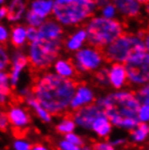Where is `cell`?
I'll return each instance as SVG.
<instances>
[{
	"mask_svg": "<svg viewBox=\"0 0 149 150\" xmlns=\"http://www.w3.org/2000/svg\"><path fill=\"white\" fill-rule=\"evenodd\" d=\"M28 62V58L22 56V54H16L13 62V68H12V72L10 76H11V82L13 88L15 87V84L18 82V77H19V73L21 72L24 67L26 65V63Z\"/></svg>",
	"mask_w": 149,
	"mask_h": 150,
	"instance_id": "44dd1931",
	"label": "cell"
},
{
	"mask_svg": "<svg viewBox=\"0 0 149 150\" xmlns=\"http://www.w3.org/2000/svg\"><path fill=\"white\" fill-rule=\"evenodd\" d=\"M26 32H27V38L30 39L31 42H33L34 40H36L38 38V30L36 27L30 26L26 30Z\"/></svg>",
	"mask_w": 149,
	"mask_h": 150,
	"instance_id": "8d00e7d4",
	"label": "cell"
},
{
	"mask_svg": "<svg viewBox=\"0 0 149 150\" xmlns=\"http://www.w3.org/2000/svg\"><path fill=\"white\" fill-rule=\"evenodd\" d=\"M58 150H82V147L74 145V144L67 142V139H64V140H61L59 143Z\"/></svg>",
	"mask_w": 149,
	"mask_h": 150,
	"instance_id": "d6a6232c",
	"label": "cell"
},
{
	"mask_svg": "<svg viewBox=\"0 0 149 150\" xmlns=\"http://www.w3.org/2000/svg\"><path fill=\"white\" fill-rule=\"evenodd\" d=\"M102 111L104 110L101 109L97 103H94V105H87V107L73 111L72 116L77 126L87 129V131H90L94 121L100 115Z\"/></svg>",
	"mask_w": 149,
	"mask_h": 150,
	"instance_id": "7c38bea8",
	"label": "cell"
},
{
	"mask_svg": "<svg viewBox=\"0 0 149 150\" xmlns=\"http://www.w3.org/2000/svg\"><path fill=\"white\" fill-rule=\"evenodd\" d=\"M119 16L124 21H135L142 18L145 12V4L137 0H112Z\"/></svg>",
	"mask_w": 149,
	"mask_h": 150,
	"instance_id": "9c48e42d",
	"label": "cell"
},
{
	"mask_svg": "<svg viewBox=\"0 0 149 150\" xmlns=\"http://www.w3.org/2000/svg\"><path fill=\"white\" fill-rule=\"evenodd\" d=\"M51 9H53V2L50 0H38L34 1L32 4V11L43 19L50 13Z\"/></svg>",
	"mask_w": 149,
	"mask_h": 150,
	"instance_id": "d6986e66",
	"label": "cell"
},
{
	"mask_svg": "<svg viewBox=\"0 0 149 150\" xmlns=\"http://www.w3.org/2000/svg\"><path fill=\"white\" fill-rule=\"evenodd\" d=\"M128 85L135 90L149 83V53L146 50L133 53L125 63Z\"/></svg>",
	"mask_w": 149,
	"mask_h": 150,
	"instance_id": "52a82bcc",
	"label": "cell"
},
{
	"mask_svg": "<svg viewBox=\"0 0 149 150\" xmlns=\"http://www.w3.org/2000/svg\"><path fill=\"white\" fill-rule=\"evenodd\" d=\"M94 79L96 85L99 87H109V81H108V73H107V68L104 67V69L99 70L94 74Z\"/></svg>",
	"mask_w": 149,
	"mask_h": 150,
	"instance_id": "484cf974",
	"label": "cell"
},
{
	"mask_svg": "<svg viewBox=\"0 0 149 150\" xmlns=\"http://www.w3.org/2000/svg\"><path fill=\"white\" fill-rule=\"evenodd\" d=\"M64 44H65V48L67 51H71V52H77L78 50H81L85 46L88 45L87 32L85 27H78L73 34L70 35L65 39Z\"/></svg>",
	"mask_w": 149,
	"mask_h": 150,
	"instance_id": "5bb4252c",
	"label": "cell"
},
{
	"mask_svg": "<svg viewBox=\"0 0 149 150\" xmlns=\"http://www.w3.org/2000/svg\"><path fill=\"white\" fill-rule=\"evenodd\" d=\"M99 11V15L104 16L106 19H110V20H114V19H119V13H118V10H116V6L112 4H108L104 6L102 8L98 9Z\"/></svg>",
	"mask_w": 149,
	"mask_h": 150,
	"instance_id": "cb8c5ba5",
	"label": "cell"
},
{
	"mask_svg": "<svg viewBox=\"0 0 149 150\" xmlns=\"http://www.w3.org/2000/svg\"><path fill=\"white\" fill-rule=\"evenodd\" d=\"M77 125L75 123L74 119L72 116V113H65L63 120L61 123H59L56 126V129L59 134H62V135H67V134H70V133H73Z\"/></svg>",
	"mask_w": 149,
	"mask_h": 150,
	"instance_id": "ffe728a7",
	"label": "cell"
},
{
	"mask_svg": "<svg viewBox=\"0 0 149 150\" xmlns=\"http://www.w3.org/2000/svg\"><path fill=\"white\" fill-rule=\"evenodd\" d=\"M28 103L33 107L34 109L36 110V112L38 113V115L40 116L41 119L45 121V122H50V120H51L50 114H49V113L47 112L43 107H41L40 103H39L35 98H28Z\"/></svg>",
	"mask_w": 149,
	"mask_h": 150,
	"instance_id": "d4e9b609",
	"label": "cell"
},
{
	"mask_svg": "<svg viewBox=\"0 0 149 150\" xmlns=\"http://www.w3.org/2000/svg\"><path fill=\"white\" fill-rule=\"evenodd\" d=\"M26 37H27V32L24 27L21 26H13L12 27V45L16 47V48H20L21 46L24 44Z\"/></svg>",
	"mask_w": 149,
	"mask_h": 150,
	"instance_id": "603a6c76",
	"label": "cell"
},
{
	"mask_svg": "<svg viewBox=\"0 0 149 150\" xmlns=\"http://www.w3.org/2000/svg\"><path fill=\"white\" fill-rule=\"evenodd\" d=\"M82 150H94V147L93 145H84V146L82 147Z\"/></svg>",
	"mask_w": 149,
	"mask_h": 150,
	"instance_id": "f6af8a7d",
	"label": "cell"
},
{
	"mask_svg": "<svg viewBox=\"0 0 149 150\" xmlns=\"http://www.w3.org/2000/svg\"><path fill=\"white\" fill-rule=\"evenodd\" d=\"M143 38L145 44V50L149 53V27L143 30Z\"/></svg>",
	"mask_w": 149,
	"mask_h": 150,
	"instance_id": "74e56055",
	"label": "cell"
},
{
	"mask_svg": "<svg viewBox=\"0 0 149 150\" xmlns=\"http://www.w3.org/2000/svg\"><path fill=\"white\" fill-rule=\"evenodd\" d=\"M9 121L14 127H22L24 125L31 122V116L25 110L21 109L19 107H12L10 112L8 113Z\"/></svg>",
	"mask_w": 149,
	"mask_h": 150,
	"instance_id": "ac0fdd59",
	"label": "cell"
},
{
	"mask_svg": "<svg viewBox=\"0 0 149 150\" xmlns=\"http://www.w3.org/2000/svg\"><path fill=\"white\" fill-rule=\"evenodd\" d=\"M38 36L53 40H64V30L61 25L55 21H47L39 26Z\"/></svg>",
	"mask_w": 149,
	"mask_h": 150,
	"instance_id": "9a60e30c",
	"label": "cell"
},
{
	"mask_svg": "<svg viewBox=\"0 0 149 150\" xmlns=\"http://www.w3.org/2000/svg\"><path fill=\"white\" fill-rule=\"evenodd\" d=\"M15 150H32V146L28 143H26L24 140H16L13 145Z\"/></svg>",
	"mask_w": 149,
	"mask_h": 150,
	"instance_id": "d590c367",
	"label": "cell"
},
{
	"mask_svg": "<svg viewBox=\"0 0 149 150\" xmlns=\"http://www.w3.org/2000/svg\"><path fill=\"white\" fill-rule=\"evenodd\" d=\"M137 1H139V2L143 4H147L149 2V0H137Z\"/></svg>",
	"mask_w": 149,
	"mask_h": 150,
	"instance_id": "bcb514c9",
	"label": "cell"
},
{
	"mask_svg": "<svg viewBox=\"0 0 149 150\" xmlns=\"http://www.w3.org/2000/svg\"><path fill=\"white\" fill-rule=\"evenodd\" d=\"M27 21H28V23L34 27L40 26L41 24H43V18L38 16V15L36 14V13H34L32 10L27 13Z\"/></svg>",
	"mask_w": 149,
	"mask_h": 150,
	"instance_id": "4dcf8cb0",
	"label": "cell"
},
{
	"mask_svg": "<svg viewBox=\"0 0 149 150\" xmlns=\"http://www.w3.org/2000/svg\"><path fill=\"white\" fill-rule=\"evenodd\" d=\"M139 123H149V103H140L138 110Z\"/></svg>",
	"mask_w": 149,
	"mask_h": 150,
	"instance_id": "83f0119b",
	"label": "cell"
},
{
	"mask_svg": "<svg viewBox=\"0 0 149 150\" xmlns=\"http://www.w3.org/2000/svg\"><path fill=\"white\" fill-rule=\"evenodd\" d=\"M144 13H145V15L147 16V19L149 20V2L147 4H145V12H144Z\"/></svg>",
	"mask_w": 149,
	"mask_h": 150,
	"instance_id": "ee69618b",
	"label": "cell"
},
{
	"mask_svg": "<svg viewBox=\"0 0 149 150\" xmlns=\"http://www.w3.org/2000/svg\"><path fill=\"white\" fill-rule=\"evenodd\" d=\"M94 1H95V4H96L98 9H100V8H102L106 4H111L112 2V0H94Z\"/></svg>",
	"mask_w": 149,
	"mask_h": 150,
	"instance_id": "ab89813d",
	"label": "cell"
},
{
	"mask_svg": "<svg viewBox=\"0 0 149 150\" xmlns=\"http://www.w3.org/2000/svg\"><path fill=\"white\" fill-rule=\"evenodd\" d=\"M73 61L79 75L85 73L95 74L99 70L104 69L107 63L104 50L90 45L85 46L75 52Z\"/></svg>",
	"mask_w": 149,
	"mask_h": 150,
	"instance_id": "ba28073f",
	"label": "cell"
},
{
	"mask_svg": "<svg viewBox=\"0 0 149 150\" xmlns=\"http://www.w3.org/2000/svg\"><path fill=\"white\" fill-rule=\"evenodd\" d=\"M10 123L9 116L4 111H0V131L6 132L8 129V125Z\"/></svg>",
	"mask_w": 149,
	"mask_h": 150,
	"instance_id": "836d02e7",
	"label": "cell"
},
{
	"mask_svg": "<svg viewBox=\"0 0 149 150\" xmlns=\"http://www.w3.org/2000/svg\"><path fill=\"white\" fill-rule=\"evenodd\" d=\"M8 14V9L7 8H1V9H0V18H1V16H4V15H7Z\"/></svg>",
	"mask_w": 149,
	"mask_h": 150,
	"instance_id": "7bdbcfd3",
	"label": "cell"
},
{
	"mask_svg": "<svg viewBox=\"0 0 149 150\" xmlns=\"http://www.w3.org/2000/svg\"><path fill=\"white\" fill-rule=\"evenodd\" d=\"M146 150H149V145H148V147H147V149H146Z\"/></svg>",
	"mask_w": 149,
	"mask_h": 150,
	"instance_id": "c3c4849f",
	"label": "cell"
},
{
	"mask_svg": "<svg viewBox=\"0 0 149 150\" xmlns=\"http://www.w3.org/2000/svg\"><path fill=\"white\" fill-rule=\"evenodd\" d=\"M145 50L143 38V30L140 32H125L122 36L113 41L104 49L106 60L108 63H126L133 53Z\"/></svg>",
	"mask_w": 149,
	"mask_h": 150,
	"instance_id": "5b68a950",
	"label": "cell"
},
{
	"mask_svg": "<svg viewBox=\"0 0 149 150\" xmlns=\"http://www.w3.org/2000/svg\"><path fill=\"white\" fill-rule=\"evenodd\" d=\"M32 150H49V149L46 148L45 146L40 145V144H35L34 146H32Z\"/></svg>",
	"mask_w": 149,
	"mask_h": 150,
	"instance_id": "b9f144b4",
	"label": "cell"
},
{
	"mask_svg": "<svg viewBox=\"0 0 149 150\" xmlns=\"http://www.w3.org/2000/svg\"><path fill=\"white\" fill-rule=\"evenodd\" d=\"M63 45L64 40H53L38 36L37 39L34 40L31 45L28 57L31 70L38 73L45 69H48L59 56Z\"/></svg>",
	"mask_w": 149,
	"mask_h": 150,
	"instance_id": "8992f818",
	"label": "cell"
},
{
	"mask_svg": "<svg viewBox=\"0 0 149 150\" xmlns=\"http://www.w3.org/2000/svg\"><path fill=\"white\" fill-rule=\"evenodd\" d=\"M97 95L93 87L87 83L78 82L77 88L75 90L74 97L71 101V110L75 111L87 105H94L97 101Z\"/></svg>",
	"mask_w": 149,
	"mask_h": 150,
	"instance_id": "30bf717a",
	"label": "cell"
},
{
	"mask_svg": "<svg viewBox=\"0 0 149 150\" xmlns=\"http://www.w3.org/2000/svg\"><path fill=\"white\" fill-rule=\"evenodd\" d=\"M88 45L104 50L110 44L126 32L123 21L119 19H106L99 14L94 15L85 25Z\"/></svg>",
	"mask_w": 149,
	"mask_h": 150,
	"instance_id": "3957f363",
	"label": "cell"
},
{
	"mask_svg": "<svg viewBox=\"0 0 149 150\" xmlns=\"http://www.w3.org/2000/svg\"><path fill=\"white\" fill-rule=\"evenodd\" d=\"M8 79H9V75L0 72V86L1 85H7Z\"/></svg>",
	"mask_w": 149,
	"mask_h": 150,
	"instance_id": "60d3db41",
	"label": "cell"
},
{
	"mask_svg": "<svg viewBox=\"0 0 149 150\" xmlns=\"http://www.w3.org/2000/svg\"><path fill=\"white\" fill-rule=\"evenodd\" d=\"M64 139H67V142L74 144V145H77V146H79V147H83L84 145H85L84 139H83L79 135L75 134L74 132H73V133H70V134H67V135H64Z\"/></svg>",
	"mask_w": 149,
	"mask_h": 150,
	"instance_id": "f546056e",
	"label": "cell"
},
{
	"mask_svg": "<svg viewBox=\"0 0 149 150\" xmlns=\"http://www.w3.org/2000/svg\"><path fill=\"white\" fill-rule=\"evenodd\" d=\"M113 128H114V126L112 125L110 119L106 114V112L102 111L100 113V115L94 121L92 128H90V132H93L98 138L108 139L112 135Z\"/></svg>",
	"mask_w": 149,
	"mask_h": 150,
	"instance_id": "4fadbf2b",
	"label": "cell"
},
{
	"mask_svg": "<svg viewBox=\"0 0 149 150\" xmlns=\"http://www.w3.org/2000/svg\"><path fill=\"white\" fill-rule=\"evenodd\" d=\"M149 139V123H138L134 129L128 133V142L134 145H143Z\"/></svg>",
	"mask_w": 149,
	"mask_h": 150,
	"instance_id": "e0dca14e",
	"label": "cell"
},
{
	"mask_svg": "<svg viewBox=\"0 0 149 150\" xmlns=\"http://www.w3.org/2000/svg\"><path fill=\"white\" fill-rule=\"evenodd\" d=\"M7 38H8L7 30H6V28H4V26L0 25V42H1V44H4V42L7 41Z\"/></svg>",
	"mask_w": 149,
	"mask_h": 150,
	"instance_id": "f35d334b",
	"label": "cell"
},
{
	"mask_svg": "<svg viewBox=\"0 0 149 150\" xmlns=\"http://www.w3.org/2000/svg\"><path fill=\"white\" fill-rule=\"evenodd\" d=\"M94 150H119L113 146L109 139H101L93 145Z\"/></svg>",
	"mask_w": 149,
	"mask_h": 150,
	"instance_id": "f1b7e54d",
	"label": "cell"
},
{
	"mask_svg": "<svg viewBox=\"0 0 149 150\" xmlns=\"http://www.w3.org/2000/svg\"><path fill=\"white\" fill-rule=\"evenodd\" d=\"M57 74L60 76H63L67 79H75L79 73L75 67L73 59H67V60H58L55 64Z\"/></svg>",
	"mask_w": 149,
	"mask_h": 150,
	"instance_id": "2e32d148",
	"label": "cell"
},
{
	"mask_svg": "<svg viewBox=\"0 0 149 150\" xmlns=\"http://www.w3.org/2000/svg\"><path fill=\"white\" fill-rule=\"evenodd\" d=\"M109 140H110V143H111L113 146L119 149V148L124 147L126 145L127 142H128V137H125V136H116V137L109 139Z\"/></svg>",
	"mask_w": 149,
	"mask_h": 150,
	"instance_id": "1f68e13d",
	"label": "cell"
},
{
	"mask_svg": "<svg viewBox=\"0 0 149 150\" xmlns=\"http://www.w3.org/2000/svg\"><path fill=\"white\" fill-rule=\"evenodd\" d=\"M106 68L108 73L109 87L112 88V90H122L127 88V86H130L125 64L109 63Z\"/></svg>",
	"mask_w": 149,
	"mask_h": 150,
	"instance_id": "8fae6325",
	"label": "cell"
},
{
	"mask_svg": "<svg viewBox=\"0 0 149 150\" xmlns=\"http://www.w3.org/2000/svg\"><path fill=\"white\" fill-rule=\"evenodd\" d=\"M98 8L94 0H55L53 15L59 23L67 26L85 25Z\"/></svg>",
	"mask_w": 149,
	"mask_h": 150,
	"instance_id": "277c9868",
	"label": "cell"
},
{
	"mask_svg": "<svg viewBox=\"0 0 149 150\" xmlns=\"http://www.w3.org/2000/svg\"><path fill=\"white\" fill-rule=\"evenodd\" d=\"M111 121L114 128L130 133L138 125L139 101L135 90H111L96 101Z\"/></svg>",
	"mask_w": 149,
	"mask_h": 150,
	"instance_id": "7a4b0ae2",
	"label": "cell"
},
{
	"mask_svg": "<svg viewBox=\"0 0 149 150\" xmlns=\"http://www.w3.org/2000/svg\"><path fill=\"white\" fill-rule=\"evenodd\" d=\"M77 85L76 79L48 73L40 79H34L32 93L50 115H61L71 108Z\"/></svg>",
	"mask_w": 149,
	"mask_h": 150,
	"instance_id": "6da1fadb",
	"label": "cell"
},
{
	"mask_svg": "<svg viewBox=\"0 0 149 150\" xmlns=\"http://www.w3.org/2000/svg\"><path fill=\"white\" fill-rule=\"evenodd\" d=\"M139 103H149V83L135 90Z\"/></svg>",
	"mask_w": 149,
	"mask_h": 150,
	"instance_id": "4316f807",
	"label": "cell"
},
{
	"mask_svg": "<svg viewBox=\"0 0 149 150\" xmlns=\"http://www.w3.org/2000/svg\"><path fill=\"white\" fill-rule=\"evenodd\" d=\"M24 2L23 0H12L10 8L8 10V19L10 21H15L21 18L23 11H24Z\"/></svg>",
	"mask_w": 149,
	"mask_h": 150,
	"instance_id": "7402d4cb",
	"label": "cell"
},
{
	"mask_svg": "<svg viewBox=\"0 0 149 150\" xmlns=\"http://www.w3.org/2000/svg\"><path fill=\"white\" fill-rule=\"evenodd\" d=\"M9 64V58L7 56V52L4 49V47L0 46V71L4 70Z\"/></svg>",
	"mask_w": 149,
	"mask_h": 150,
	"instance_id": "e575fe53",
	"label": "cell"
},
{
	"mask_svg": "<svg viewBox=\"0 0 149 150\" xmlns=\"http://www.w3.org/2000/svg\"><path fill=\"white\" fill-rule=\"evenodd\" d=\"M4 0H0V4H1V2H4Z\"/></svg>",
	"mask_w": 149,
	"mask_h": 150,
	"instance_id": "7dc6e473",
	"label": "cell"
}]
</instances>
